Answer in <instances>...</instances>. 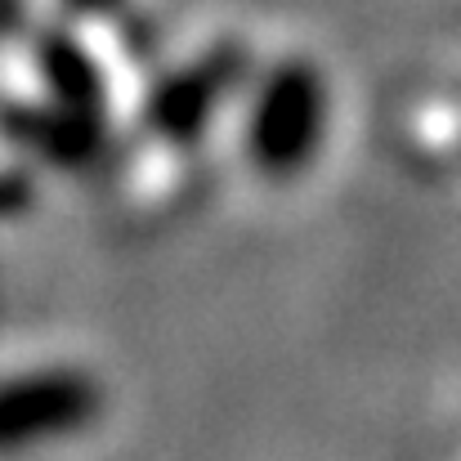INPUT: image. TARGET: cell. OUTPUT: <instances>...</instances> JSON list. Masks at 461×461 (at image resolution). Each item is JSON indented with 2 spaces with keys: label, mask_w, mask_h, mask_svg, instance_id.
Here are the masks:
<instances>
[{
  "label": "cell",
  "mask_w": 461,
  "mask_h": 461,
  "mask_svg": "<svg viewBox=\"0 0 461 461\" xmlns=\"http://www.w3.org/2000/svg\"><path fill=\"white\" fill-rule=\"evenodd\" d=\"M327 113H331V104H327V86H322L318 68H309V63L274 68L260 81V90L251 95V113H247L251 161L274 179L296 175L322 149Z\"/></svg>",
  "instance_id": "obj_1"
},
{
  "label": "cell",
  "mask_w": 461,
  "mask_h": 461,
  "mask_svg": "<svg viewBox=\"0 0 461 461\" xmlns=\"http://www.w3.org/2000/svg\"><path fill=\"white\" fill-rule=\"evenodd\" d=\"M86 408V390L68 376L27 381L9 394H0V430L14 439H36L50 430H68V421Z\"/></svg>",
  "instance_id": "obj_2"
}]
</instances>
